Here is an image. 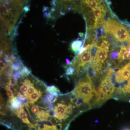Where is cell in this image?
<instances>
[{
	"label": "cell",
	"instance_id": "cell-1",
	"mask_svg": "<svg viewBox=\"0 0 130 130\" xmlns=\"http://www.w3.org/2000/svg\"><path fill=\"white\" fill-rule=\"evenodd\" d=\"M103 28L107 35H111L117 41L122 43L127 42L130 44L129 30L116 20L109 18Z\"/></svg>",
	"mask_w": 130,
	"mask_h": 130
},
{
	"label": "cell",
	"instance_id": "cell-2",
	"mask_svg": "<svg viewBox=\"0 0 130 130\" xmlns=\"http://www.w3.org/2000/svg\"><path fill=\"white\" fill-rule=\"evenodd\" d=\"M94 88L92 80L86 73L77 85L76 89L79 97L83 98L84 102L88 103L94 95Z\"/></svg>",
	"mask_w": 130,
	"mask_h": 130
},
{
	"label": "cell",
	"instance_id": "cell-3",
	"mask_svg": "<svg viewBox=\"0 0 130 130\" xmlns=\"http://www.w3.org/2000/svg\"><path fill=\"white\" fill-rule=\"evenodd\" d=\"M114 72L112 68H108L106 76L101 81L98 88V90L102 96L103 102L111 98L114 92L115 86L112 81V75Z\"/></svg>",
	"mask_w": 130,
	"mask_h": 130
},
{
	"label": "cell",
	"instance_id": "cell-4",
	"mask_svg": "<svg viewBox=\"0 0 130 130\" xmlns=\"http://www.w3.org/2000/svg\"><path fill=\"white\" fill-rule=\"evenodd\" d=\"M90 44L86 45V50L81 54H78L74 59L71 66L73 67L75 71L79 73L81 69H83L84 67L89 65L92 62V58L90 48Z\"/></svg>",
	"mask_w": 130,
	"mask_h": 130
},
{
	"label": "cell",
	"instance_id": "cell-5",
	"mask_svg": "<svg viewBox=\"0 0 130 130\" xmlns=\"http://www.w3.org/2000/svg\"><path fill=\"white\" fill-rule=\"evenodd\" d=\"M109 46L110 44L108 40H103L101 45L98 46V49L93 60L99 61L103 64L104 63L108 57Z\"/></svg>",
	"mask_w": 130,
	"mask_h": 130
},
{
	"label": "cell",
	"instance_id": "cell-6",
	"mask_svg": "<svg viewBox=\"0 0 130 130\" xmlns=\"http://www.w3.org/2000/svg\"><path fill=\"white\" fill-rule=\"evenodd\" d=\"M67 105L61 103H58L55 107L54 110L57 113L55 118L59 120H65L69 117V115L66 113V108Z\"/></svg>",
	"mask_w": 130,
	"mask_h": 130
},
{
	"label": "cell",
	"instance_id": "cell-7",
	"mask_svg": "<svg viewBox=\"0 0 130 130\" xmlns=\"http://www.w3.org/2000/svg\"><path fill=\"white\" fill-rule=\"evenodd\" d=\"M11 101V105L9 108L13 112L17 113L19 109L24 107L22 101L18 97H14L12 98H9Z\"/></svg>",
	"mask_w": 130,
	"mask_h": 130
},
{
	"label": "cell",
	"instance_id": "cell-8",
	"mask_svg": "<svg viewBox=\"0 0 130 130\" xmlns=\"http://www.w3.org/2000/svg\"><path fill=\"white\" fill-rule=\"evenodd\" d=\"M16 114L18 117L21 119L23 123L29 125L31 124L28 120V114L24 109V107L19 109Z\"/></svg>",
	"mask_w": 130,
	"mask_h": 130
},
{
	"label": "cell",
	"instance_id": "cell-9",
	"mask_svg": "<svg viewBox=\"0 0 130 130\" xmlns=\"http://www.w3.org/2000/svg\"><path fill=\"white\" fill-rule=\"evenodd\" d=\"M42 96L41 91L40 90H37L36 89L35 92L32 93L28 98L29 103H30V104H33L34 103L36 102L40 97H41Z\"/></svg>",
	"mask_w": 130,
	"mask_h": 130
},
{
	"label": "cell",
	"instance_id": "cell-10",
	"mask_svg": "<svg viewBox=\"0 0 130 130\" xmlns=\"http://www.w3.org/2000/svg\"><path fill=\"white\" fill-rule=\"evenodd\" d=\"M83 44V41L80 40H76L73 41L71 45V50L73 52L77 53L80 50V48Z\"/></svg>",
	"mask_w": 130,
	"mask_h": 130
},
{
	"label": "cell",
	"instance_id": "cell-11",
	"mask_svg": "<svg viewBox=\"0 0 130 130\" xmlns=\"http://www.w3.org/2000/svg\"><path fill=\"white\" fill-rule=\"evenodd\" d=\"M23 84L20 86V89L21 92L24 95L27 92L29 86L32 84L31 83L30 80H29L28 78L25 79Z\"/></svg>",
	"mask_w": 130,
	"mask_h": 130
},
{
	"label": "cell",
	"instance_id": "cell-12",
	"mask_svg": "<svg viewBox=\"0 0 130 130\" xmlns=\"http://www.w3.org/2000/svg\"><path fill=\"white\" fill-rule=\"evenodd\" d=\"M47 89L50 94L53 95L58 96L60 93L59 89L54 85L48 86L47 87Z\"/></svg>",
	"mask_w": 130,
	"mask_h": 130
},
{
	"label": "cell",
	"instance_id": "cell-13",
	"mask_svg": "<svg viewBox=\"0 0 130 130\" xmlns=\"http://www.w3.org/2000/svg\"><path fill=\"white\" fill-rule=\"evenodd\" d=\"M37 116L41 121L47 120L50 117L47 111H46L43 110H41Z\"/></svg>",
	"mask_w": 130,
	"mask_h": 130
},
{
	"label": "cell",
	"instance_id": "cell-14",
	"mask_svg": "<svg viewBox=\"0 0 130 130\" xmlns=\"http://www.w3.org/2000/svg\"><path fill=\"white\" fill-rule=\"evenodd\" d=\"M77 0H55L54 2H53L54 6L56 7L58 6V7L60 6H63V5H66L68 3L72 2Z\"/></svg>",
	"mask_w": 130,
	"mask_h": 130
},
{
	"label": "cell",
	"instance_id": "cell-15",
	"mask_svg": "<svg viewBox=\"0 0 130 130\" xmlns=\"http://www.w3.org/2000/svg\"><path fill=\"white\" fill-rule=\"evenodd\" d=\"M36 90V89L34 88L33 84H32L29 86L27 92L24 96L25 97H26L27 99H28L29 97L32 94V93H34Z\"/></svg>",
	"mask_w": 130,
	"mask_h": 130
},
{
	"label": "cell",
	"instance_id": "cell-16",
	"mask_svg": "<svg viewBox=\"0 0 130 130\" xmlns=\"http://www.w3.org/2000/svg\"><path fill=\"white\" fill-rule=\"evenodd\" d=\"M31 73L30 70L26 66L22 67L21 70V76L23 77H26Z\"/></svg>",
	"mask_w": 130,
	"mask_h": 130
},
{
	"label": "cell",
	"instance_id": "cell-17",
	"mask_svg": "<svg viewBox=\"0 0 130 130\" xmlns=\"http://www.w3.org/2000/svg\"><path fill=\"white\" fill-rule=\"evenodd\" d=\"M53 95L51 94H47L43 98L42 100V102L43 104H47L51 103V101Z\"/></svg>",
	"mask_w": 130,
	"mask_h": 130
},
{
	"label": "cell",
	"instance_id": "cell-18",
	"mask_svg": "<svg viewBox=\"0 0 130 130\" xmlns=\"http://www.w3.org/2000/svg\"><path fill=\"white\" fill-rule=\"evenodd\" d=\"M75 70L73 67L70 66L68 67L66 70V74L67 76H72L74 74Z\"/></svg>",
	"mask_w": 130,
	"mask_h": 130
},
{
	"label": "cell",
	"instance_id": "cell-19",
	"mask_svg": "<svg viewBox=\"0 0 130 130\" xmlns=\"http://www.w3.org/2000/svg\"><path fill=\"white\" fill-rule=\"evenodd\" d=\"M119 52L117 51L113 50L110 54V58L112 60L118 59L119 58Z\"/></svg>",
	"mask_w": 130,
	"mask_h": 130
},
{
	"label": "cell",
	"instance_id": "cell-20",
	"mask_svg": "<svg viewBox=\"0 0 130 130\" xmlns=\"http://www.w3.org/2000/svg\"><path fill=\"white\" fill-rule=\"evenodd\" d=\"M31 111L32 113L37 116L40 112V110H39L38 106H35V105H33L31 107Z\"/></svg>",
	"mask_w": 130,
	"mask_h": 130
},
{
	"label": "cell",
	"instance_id": "cell-21",
	"mask_svg": "<svg viewBox=\"0 0 130 130\" xmlns=\"http://www.w3.org/2000/svg\"><path fill=\"white\" fill-rule=\"evenodd\" d=\"M21 70L14 71L13 73V77L16 79H18L21 76Z\"/></svg>",
	"mask_w": 130,
	"mask_h": 130
},
{
	"label": "cell",
	"instance_id": "cell-22",
	"mask_svg": "<svg viewBox=\"0 0 130 130\" xmlns=\"http://www.w3.org/2000/svg\"><path fill=\"white\" fill-rule=\"evenodd\" d=\"M73 106L71 104H69L66 108V113L68 115L71 114L72 113Z\"/></svg>",
	"mask_w": 130,
	"mask_h": 130
},
{
	"label": "cell",
	"instance_id": "cell-23",
	"mask_svg": "<svg viewBox=\"0 0 130 130\" xmlns=\"http://www.w3.org/2000/svg\"><path fill=\"white\" fill-rule=\"evenodd\" d=\"M84 102L83 99L81 97H79L77 99L75 104L76 106L79 107L82 104H83Z\"/></svg>",
	"mask_w": 130,
	"mask_h": 130
},
{
	"label": "cell",
	"instance_id": "cell-24",
	"mask_svg": "<svg viewBox=\"0 0 130 130\" xmlns=\"http://www.w3.org/2000/svg\"><path fill=\"white\" fill-rule=\"evenodd\" d=\"M48 113L49 116L51 117H55V118L56 115H57V113L55 111L54 109H50V110H48L47 111Z\"/></svg>",
	"mask_w": 130,
	"mask_h": 130
},
{
	"label": "cell",
	"instance_id": "cell-25",
	"mask_svg": "<svg viewBox=\"0 0 130 130\" xmlns=\"http://www.w3.org/2000/svg\"><path fill=\"white\" fill-rule=\"evenodd\" d=\"M38 126V125L37 124H31L29 125L30 128V130H38L36 128V126Z\"/></svg>",
	"mask_w": 130,
	"mask_h": 130
},
{
	"label": "cell",
	"instance_id": "cell-26",
	"mask_svg": "<svg viewBox=\"0 0 130 130\" xmlns=\"http://www.w3.org/2000/svg\"><path fill=\"white\" fill-rule=\"evenodd\" d=\"M42 122L46 125L49 126H53V123L50 120H43V121H42Z\"/></svg>",
	"mask_w": 130,
	"mask_h": 130
},
{
	"label": "cell",
	"instance_id": "cell-27",
	"mask_svg": "<svg viewBox=\"0 0 130 130\" xmlns=\"http://www.w3.org/2000/svg\"><path fill=\"white\" fill-rule=\"evenodd\" d=\"M43 130H56L55 125H53L52 126H49L46 125V127Z\"/></svg>",
	"mask_w": 130,
	"mask_h": 130
},
{
	"label": "cell",
	"instance_id": "cell-28",
	"mask_svg": "<svg viewBox=\"0 0 130 130\" xmlns=\"http://www.w3.org/2000/svg\"><path fill=\"white\" fill-rule=\"evenodd\" d=\"M55 127H56V130H61L62 128V124L61 123H59L56 124Z\"/></svg>",
	"mask_w": 130,
	"mask_h": 130
},
{
	"label": "cell",
	"instance_id": "cell-29",
	"mask_svg": "<svg viewBox=\"0 0 130 130\" xmlns=\"http://www.w3.org/2000/svg\"><path fill=\"white\" fill-rule=\"evenodd\" d=\"M57 99V96L53 95L51 101V103L55 102Z\"/></svg>",
	"mask_w": 130,
	"mask_h": 130
},
{
	"label": "cell",
	"instance_id": "cell-30",
	"mask_svg": "<svg viewBox=\"0 0 130 130\" xmlns=\"http://www.w3.org/2000/svg\"><path fill=\"white\" fill-rule=\"evenodd\" d=\"M54 105L53 103H50L48 107H47V109L48 110L50 109H54Z\"/></svg>",
	"mask_w": 130,
	"mask_h": 130
},
{
	"label": "cell",
	"instance_id": "cell-31",
	"mask_svg": "<svg viewBox=\"0 0 130 130\" xmlns=\"http://www.w3.org/2000/svg\"><path fill=\"white\" fill-rule=\"evenodd\" d=\"M124 66L130 72V62H129L128 64H126Z\"/></svg>",
	"mask_w": 130,
	"mask_h": 130
},
{
	"label": "cell",
	"instance_id": "cell-32",
	"mask_svg": "<svg viewBox=\"0 0 130 130\" xmlns=\"http://www.w3.org/2000/svg\"><path fill=\"white\" fill-rule=\"evenodd\" d=\"M66 60L67 64L68 65L71 64V62H70V61L69 60L66 59Z\"/></svg>",
	"mask_w": 130,
	"mask_h": 130
},
{
	"label": "cell",
	"instance_id": "cell-33",
	"mask_svg": "<svg viewBox=\"0 0 130 130\" xmlns=\"http://www.w3.org/2000/svg\"><path fill=\"white\" fill-rule=\"evenodd\" d=\"M128 51H129V52L130 53V47H129L128 48Z\"/></svg>",
	"mask_w": 130,
	"mask_h": 130
},
{
	"label": "cell",
	"instance_id": "cell-34",
	"mask_svg": "<svg viewBox=\"0 0 130 130\" xmlns=\"http://www.w3.org/2000/svg\"><path fill=\"white\" fill-rule=\"evenodd\" d=\"M124 130H130V129H124Z\"/></svg>",
	"mask_w": 130,
	"mask_h": 130
},
{
	"label": "cell",
	"instance_id": "cell-35",
	"mask_svg": "<svg viewBox=\"0 0 130 130\" xmlns=\"http://www.w3.org/2000/svg\"><path fill=\"white\" fill-rule=\"evenodd\" d=\"M2 1H6V0H2Z\"/></svg>",
	"mask_w": 130,
	"mask_h": 130
}]
</instances>
